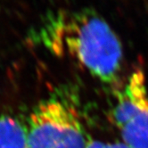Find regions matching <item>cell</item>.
Instances as JSON below:
<instances>
[{
	"label": "cell",
	"mask_w": 148,
	"mask_h": 148,
	"mask_svg": "<svg viewBox=\"0 0 148 148\" xmlns=\"http://www.w3.org/2000/svg\"><path fill=\"white\" fill-rule=\"evenodd\" d=\"M112 117L122 143L148 148V88L143 70H135L118 93Z\"/></svg>",
	"instance_id": "obj_3"
},
{
	"label": "cell",
	"mask_w": 148,
	"mask_h": 148,
	"mask_svg": "<svg viewBox=\"0 0 148 148\" xmlns=\"http://www.w3.org/2000/svg\"><path fill=\"white\" fill-rule=\"evenodd\" d=\"M26 126L28 148H88L90 140L78 110L63 96L36 104Z\"/></svg>",
	"instance_id": "obj_2"
},
{
	"label": "cell",
	"mask_w": 148,
	"mask_h": 148,
	"mask_svg": "<svg viewBox=\"0 0 148 148\" xmlns=\"http://www.w3.org/2000/svg\"><path fill=\"white\" fill-rule=\"evenodd\" d=\"M88 148H130L124 143L121 142H110L103 140L90 139L88 142Z\"/></svg>",
	"instance_id": "obj_5"
},
{
	"label": "cell",
	"mask_w": 148,
	"mask_h": 148,
	"mask_svg": "<svg viewBox=\"0 0 148 148\" xmlns=\"http://www.w3.org/2000/svg\"><path fill=\"white\" fill-rule=\"evenodd\" d=\"M31 38L57 56L76 62L105 85L118 80L122 44L109 23L91 9H58L42 16Z\"/></svg>",
	"instance_id": "obj_1"
},
{
	"label": "cell",
	"mask_w": 148,
	"mask_h": 148,
	"mask_svg": "<svg viewBox=\"0 0 148 148\" xmlns=\"http://www.w3.org/2000/svg\"><path fill=\"white\" fill-rule=\"evenodd\" d=\"M0 148H28L26 124L13 116H0Z\"/></svg>",
	"instance_id": "obj_4"
}]
</instances>
